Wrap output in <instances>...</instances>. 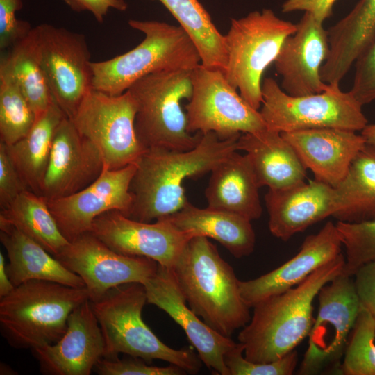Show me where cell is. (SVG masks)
I'll return each instance as SVG.
<instances>
[{"label": "cell", "instance_id": "obj_1", "mask_svg": "<svg viewBox=\"0 0 375 375\" xmlns=\"http://www.w3.org/2000/svg\"><path fill=\"white\" fill-rule=\"evenodd\" d=\"M240 137L222 139L209 132L203 134L199 144L190 150L147 149L135 163L129 188L132 203L126 216L151 222L182 209L188 202L184 181L210 172L238 151Z\"/></svg>", "mask_w": 375, "mask_h": 375}, {"label": "cell", "instance_id": "obj_2", "mask_svg": "<svg viewBox=\"0 0 375 375\" xmlns=\"http://www.w3.org/2000/svg\"><path fill=\"white\" fill-rule=\"evenodd\" d=\"M345 257L340 253L295 287L256 303L238 336L244 358L269 362L294 350L308 336L314 323L313 301L318 292L343 273Z\"/></svg>", "mask_w": 375, "mask_h": 375}, {"label": "cell", "instance_id": "obj_3", "mask_svg": "<svg viewBox=\"0 0 375 375\" xmlns=\"http://www.w3.org/2000/svg\"><path fill=\"white\" fill-rule=\"evenodd\" d=\"M171 269L190 308L212 328L231 337L249 323L240 280L208 238H191Z\"/></svg>", "mask_w": 375, "mask_h": 375}, {"label": "cell", "instance_id": "obj_4", "mask_svg": "<svg viewBox=\"0 0 375 375\" xmlns=\"http://www.w3.org/2000/svg\"><path fill=\"white\" fill-rule=\"evenodd\" d=\"M144 35L135 48L112 58L91 62L92 88L110 95L125 92L139 79L162 71L192 70L201 65L194 44L180 26L130 19Z\"/></svg>", "mask_w": 375, "mask_h": 375}, {"label": "cell", "instance_id": "obj_5", "mask_svg": "<svg viewBox=\"0 0 375 375\" xmlns=\"http://www.w3.org/2000/svg\"><path fill=\"white\" fill-rule=\"evenodd\" d=\"M89 299L85 288L52 281H29L0 298V330L18 349H33L58 341L69 315Z\"/></svg>", "mask_w": 375, "mask_h": 375}, {"label": "cell", "instance_id": "obj_6", "mask_svg": "<svg viewBox=\"0 0 375 375\" xmlns=\"http://www.w3.org/2000/svg\"><path fill=\"white\" fill-rule=\"evenodd\" d=\"M91 303L105 342L103 358H114L125 353L149 362L155 359L166 361L186 373L199 372L202 362L192 349L171 348L143 321L142 312L147 303L143 284L115 287Z\"/></svg>", "mask_w": 375, "mask_h": 375}, {"label": "cell", "instance_id": "obj_7", "mask_svg": "<svg viewBox=\"0 0 375 375\" xmlns=\"http://www.w3.org/2000/svg\"><path fill=\"white\" fill-rule=\"evenodd\" d=\"M192 70L150 74L127 90L136 106L135 128L146 149L187 151L194 148L203 133L188 131V118L181 106L192 95Z\"/></svg>", "mask_w": 375, "mask_h": 375}, {"label": "cell", "instance_id": "obj_8", "mask_svg": "<svg viewBox=\"0 0 375 375\" xmlns=\"http://www.w3.org/2000/svg\"><path fill=\"white\" fill-rule=\"evenodd\" d=\"M296 29V24L281 19L268 8L231 19L224 35L227 52L224 76L254 109L258 110L262 103L265 70L275 61L284 41Z\"/></svg>", "mask_w": 375, "mask_h": 375}, {"label": "cell", "instance_id": "obj_9", "mask_svg": "<svg viewBox=\"0 0 375 375\" xmlns=\"http://www.w3.org/2000/svg\"><path fill=\"white\" fill-rule=\"evenodd\" d=\"M262 95L260 115L268 128L280 133L319 128L358 131L367 125L362 106L339 85L328 84L322 92L293 97L274 78H266Z\"/></svg>", "mask_w": 375, "mask_h": 375}, {"label": "cell", "instance_id": "obj_10", "mask_svg": "<svg viewBox=\"0 0 375 375\" xmlns=\"http://www.w3.org/2000/svg\"><path fill=\"white\" fill-rule=\"evenodd\" d=\"M352 277L342 273L318 292V311L298 374H340L348 339L360 308Z\"/></svg>", "mask_w": 375, "mask_h": 375}, {"label": "cell", "instance_id": "obj_11", "mask_svg": "<svg viewBox=\"0 0 375 375\" xmlns=\"http://www.w3.org/2000/svg\"><path fill=\"white\" fill-rule=\"evenodd\" d=\"M135 103L128 91L114 96L92 88L71 120L98 149L103 167L115 170L136 163L147 150L135 132Z\"/></svg>", "mask_w": 375, "mask_h": 375}, {"label": "cell", "instance_id": "obj_12", "mask_svg": "<svg viewBox=\"0 0 375 375\" xmlns=\"http://www.w3.org/2000/svg\"><path fill=\"white\" fill-rule=\"evenodd\" d=\"M191 81L192 95L185 106L190 133L213 132L227 139L267 128L260 111L238 93L221 70L199 65L192 70Z\"/></svg>", "mask_w": 375, "mask_h": 375}, {"label": "cell", "instance_id": "obj_13", "mask_svg": "<svg viewBox=\"0 0 375 375\" xmlns=\"http://www.w3.org/2000/svg\"><path fill=\"white\" fill-rule=\"evenodd\" d=\"M33 31L53 99L71 119L92 89V61L86 38L49 24H40Z\"/></svg>", "mask_w": 375, "mask_h": 375}, {"label": "cell", "instance_id": "obj_14", "mask_svg": "<svg viewBox=\"0 0 375 375\" xmlns=\"http://www.w3.org/2000/svg\"><path fill=\"white\" fill-rule=\"evenodd\" d=\"M54 257L83 279L92 302L115 287L131 283L144 285L158 267L150 258L112 250L91 232L69 242Z\"/></svg>", "mask_w": 375, "mask_h": 375}, {"label": "cell", "instance_id": "obj_15", "mask_svg": "<svg viewBox=\"0 0 375 375\" xmlns=\"http://www.w3.org/2000/svg\"><path fill=\"white\" fill-rule=\"evenodd\" d=\"M90 232L119 253L148 258L169 269L192 238L165 217L144 222L131 219L119 210L108 211L97 217Z\"/></svg>", "mask_w": 375, "mask_h": 375}, {"label": "cell", "instance_id": "obj_16", "mask_svg": "<svg viewBox=\"0 0 375 375\" xmlns=\"http://www.w3.org/2000/svg\"><path fill=\"white\" fill-rule=\"evenodd\" d=\"M135 170V163L115 170L103 167L99 176L83 189L65 197L46 199L64 237L71 242L90 232L94 220L106 212L119 210L126 215L132 203L129 188Z\"/></svg>", "mask_w": 375, "mask_h": 375}, {"label": "cell", "instance_id": "obj_17", "mask_svg": "<svg viewBox=\"0 0 375 375\" xmlns=\"http://www.w3.org/2000/svg\"><path fill=\"white\" fill-rule=\"evenodd\" d=\"M144 285L147 303L165 311L183 328L206 367L217 374L229 375L224 356L237 343L201 321L187 306L172 269L158 265L156 273Z\"/></svg>", "mask_w": 375, "mask_h": 375}, {"label": "cell", "instance_id": "obj_18", "mask_svg": "<svg viewBox=\"0 0 375 375\" xmlns=\"http://www.w3.org/2000/svg\"><path fill=\"white\" fill-rule=\"evenodd\" d=\"M296 25L274 62L282 78L281 88L293 97L322 92L328 85L321 76L329 53L328 31L322 22L306 12Z\"/></svg>", "mask_w": 375, "mask_h": 375}, {"label": "cell", "instance_id": "obj_19", "mask_svg": "<svg viewBox=\"0 0 375 375\" xmlns=\"http://www.w3.org/2000/svg\"><path fill=\"white\" fill-rule=\"evenodd\" d=\"M41 373L48 375H89L105 356L103 336L87 299L71 312L67 329L56 342L31 349Z\"/></svg>", "mask_w": 375, "mask_h": 375}, {"label": "cell", "instance_id": "obj_20", "mask_svg": "<svg viewBox=\"0 0 375 375\" xmlns=\"http://www.w3.org/2000/svg\"><path fill=\"white\" fill-rule=\"evenodd\" d=\"M103 169L98 149L65 117L54 133L42 196L53 199L74 194L95 181Z\"/></svg>", "mask_w": 375, "mask_h": 375}, {"label": "cell", "instance_id": "obj_21", "mask_svg": "<svg viewBox=\"0 0 375 375\" xmlns=\"http://www.w3.org/2000/svg\"><path fill=\"white\" fill-rule=\"evenodd\" d=\"M342 245L336 225L328 222L317 233L306 238L299 252L291 259L258 278L240 281L243 301L253 308L266 298L295 287L342 253Z\"/></svg>", "mask_w": 375, "mask_h": 375}, {"label": "cell", "instance_id": "obj_22", "mask_svg": "<svg viewBox=\"0 0 375 375\" xmlns=\"http://www.w3.org/2000/svg\"><path fill=\"white\" fill-rule=\"evenodd\" d=\"M265 200L269 231L283 241L333 216L335 209L334 188L316 179L269 189Z\"/></svg>", "mask_w": 375, "mask_h": 375}, {"label": "cell", "instance_id": "obj_23", "mask_svg": "<svg viewBox=\"0 0 375 375\" xmlns=\"http://www.w3.org/2000/svg\"><path fill=\"white\" fill-rule=\"evenodd\" d=\"M315 179L335 188L366 141L356 131L319 128L281 133Z\"/></svg>", "mask_w": 375, "mask_h": 375}, {"label": "cell", "instance_id": "obj_24", "mask_svg": "<svg viewBox=\"0 0 375 375\" xmlns=\"http://www.w3.org/2000/svg\"><path fill=\"white\" fill-rule=\"evenodd\" d=\"M238 150L245 151L260 188L283 189L305 181L306 170L292 146L277 131L242 133Z\"/></svg>", "mask_w": 375, "mask_h": 375}, {"label": "cell", "instance_id": "obj_25", "mask_svg": "<svg viewBox=\"0 0 375 375\" xmlns=\"http://www.w3.org/2000/svg\"><path fill=\"white\" fill-rule=\"evenodd\" d=\"M210 172L205 190L207 207L238 214L251 221L260 217V186L247 154L235 151Z\"/></svg>", "mask_w": 375, "mask_h": 375}, {"label": "cell", "instance_id": "obj_26", "mask_svg": "<svg viewBox=\"0 0 375 375\" xmlns=\"http://www.w3.org/2000/svg\"><path fill=\"white\" fill-rule=\"evenodd\" d=\"M0 241L9 260L6 270L15 287L29 281H47L85 288L83 279L40 244L13 225L0 220Z\"/></svg>", "mask_w": 375, "mask_h": 375}, {"label": "cell", "instance_id": "obj_27", "mask_svg": "<svg viewBox=\"0 0 375 375\" xmlns=\"http://www.w3.org/2000/svg\"><path fill=\"white\" fill-rule=\"evenodd\" d=\"M163 217L192 238L217 240L237 258L254 251L256 234L251 220L240 215L208 207L200 208L188 201L180 210Z\"/></svg>", "mask_w": 375, "mask_h": 375}, {"label": "cell", "instance_id": "obj_28", "mask_svg": "<svg viewBox=\"0 0 375 375\" xmlns=\"http://www.w3.org/2000/svg\"><path fill=\"white\" fill-rule=\"evenodd\" d=\"M327 31L329 53L321 76L327 84L340 85L375 33V0H360Z\"/></svg>", "mask_w": 375, "mask_h": 375}, {"label": "cell", "instance_id": "obj_29", "mask_svg": "<svg viewBox=\"0 0 375 375\" xmlns=\"http://www.w3.org/2000/svg\"><path fill=\"white\" fill-rule=\"evenodd\" d=\"M65 115L53 101L28 134L12 145L8 153L28 188L42 195V188L55 131Z\"/></svg>", "mask_w": 375, "mask_h": 375}, {"label": "cell", "instance_id": "obj_30", "mask_svg": "<svg viewBox=\"0 0 375 375\" xmlns=\"http://www.w3.org/2000/svg\"><path fill=\"white\" fill-rule=\"evenodd\" d=\"M338 221L356 223L375 219V147L366 143L334 188Z\"/></svg>", "mask_w": 375, "mask_h": 375}, {"label": "cell", "instance_id": "obj_31", "mask_svg": "<svg viewBox=\"0 0 375 375\" xmlns=\"http://www.w3.org/2000/svg\"><path fill=\"white\" fill-rule=\"evenodd\" d=\"M0 72L12 78L20 89L36 118L53 102L38 55L33 28L1 57Z\"/></svg>", "mask_w": 375, "mask_h": 375}, {"label": "cell", "instance_id": "obj_32", "mask_svg": "<svg viewBox=\"0 0 375 375\" xmlns=\"http://www.w3.org/2000/svg\"><path fill=\"white\" fill-rule=\"evenodd\" d=\"M153 1V0H151ZM189 35L205 67L221 70L227 65L225 38L199 0H158Z\"/></svg>", "mask_w": 375, "mask_h": 375}, {"label": "cell", "instance_id": "obj_33", "mask_svg": "<svg viewBox=\"0 0 375 375\" xmlns=\"http://www.w3.org/2000/svg\"><path fill=\"white\" fill-rule=\"evenodd\" d=\"M0 220L15 226L53 256L69 243L60 231L46 199L30 190L1 209Z\"/></svg>", "mask_w": 375, "mask_h": 375}, {"label": "cell", "instance_id": "obj_34", "mask_svg": "<svg viewBox=\"0 0 375 375\" xmlns=\"http://www.w3.org/2000/svg\"><path fill=\"white\" fill-rule=\"evenodd\" d=\"M36 116L10 77L0 72V142L12 145L25 137Z\"/></svg>", "mask_w": 375, "mask_h": 375}, {"label": "cell", "instance_id": "obj_35", "mask_svg": "<svg viewBox=\"0 0 375 375\" xmlns=\"http://www.w3.org/2000/svg\"><path fill=\"white\" fill-rule=\"evenodd\" d=\"M342 375H375V318L360 306L340 367Z\"/></svg>", "mask_w": 375, "mask_h": 375}, {"label": "cell", "instance_id": "obj_36", "mask_svg": "<svg viewBox=\"0 0 375 375\" xmlns=\"http://www.w3.org/2000/svg\"><path fill=\"white\" fill-rule=\"evenodd\" d=\"M346 250L343 273L353 276L365 264L375 261V219L356 223L335 224Z\"/></svg>", "mask_w": 375, "mask_h": 375}, {"label": "cell", "instance_id": "obj_37", "mask_svg": "<svg viewBox=\"0 0 375 375\" xmlns=\"http://www.w3.org/2000/svg\"><path fill=\"white\" fill-rule=\"evenodd\" d=\"M243 353L244 347L239 342L225 354L224 362L229 375H291L298 363L295 350L269 362L248 360Z\"/></svg>", "mask_w": 375, "mask_h": 375}, {"label": "cell", "instance_id": "obj_38", "mask_svg": "<svg viewBox=\"0 0 375 375\" xmlns=\"http://www.w3.org/2000/svg\"><path fill=\"white\" fill-rule=\"evenodd\" d=\"M94 371L100 375H182L186 372L170 364L166 367L150 365L147 361L130 356L119 359L102 358L96 364Z\"/></svg>", "mask_w": 375, "mask_h": 375}, {"label": "cell", "instance_id": "obj_39", "mask_svg": "<svg viewBox=\"0 0 375 375\" xmlns=\"http://www.w3.org/2000/svg\"><path fill=\"white\" fill-rule=\"evenodd\" d=\"M351 92L363 106L375 100V33L358 56Z\"/></svg>", "mask_w": 375, "mask_h": 375}, {"label": "cell", "instance_id": "obj_40", "mask_svg": "<svg viewBox=\"0 0 375 375\" xmlns=\"http://www.w3.org/2000/svg\"><path fill=\"white\" fill-rule=\"evenodd\" d=\"M22 0H0V49L8 50L27 36L33 28L24 20L16 17Z\"/></svg>", "mask_w": 375, "mask_h": 375}, {"label": "cell", "instance_id": "obj_41", "mask_svg": "<svg viewBox=\"0 0 375 375\" xmlns=\"http://www.w3.org/2000/svg\"><path fill=\"white\" fill-rule=\"evenodd\" d=\"M29 190L12 162L6 145L0 142V208L8 207L17 196Z\"/></svg>", "mask_w": 375, "mask_h": 375}, {"label": "cell", "instance_id": "obj_42", "mask_svg": "<svg viewBox=\"0 0 375 375\" xmlns=\"http://www.w3.org/2000/svg\"><path fill=\"white\" fill-rule=\"evenodd\" d=\"M353 276L360 306L375 318V261L359 267Z\"/></svg>", "mask_w": 375, "mask_h": 375}, {"label": "cell", "instance_id": "obj_43", "mask_svg": "<svg viewBox=\"0 0 375 375\" xmlns=\"http://www.w3.org/2000/svg\"><path fill=\"white\" fill-rule=\"evenodd\" d=\"M72 10L88 11L101 23L110 9L125 11L128 4L124 0H62Z\"/></svg>", "mask_w": 375, "mask_h": 375}, {"label": "cell", "instance_id": "obj_44", "mask_svg": "<svg viewBox=\"0 0 375 375\" xmlns=\"http://www.w3.org/2000/svg\"><path fill=\"white\" fill-rule=\"evenodd\" d=\"M336 0H285L282 5V12L304 11L312 15L317 19L324 22L333 12Z\"/></svg>", "mask_w": 375, "mask_h": 375}, {"label": "cell", "instance_id": "obj_45", "mask_svg": "<svg viewBox=\"0 0 375 375\" xmlns=\"http://www.w3.org/2000/svg\"><path fill=\"white\" fill-rule=\"evenodd\" d=\"M15 288L6 270L4 256L0 252V298L8 295Z\"/></svg>", "mask_w": 375, "mask_h": 375}, {"label": "cell", "instance_id": "obj_46", "mask_svg": "<svg viewBox=\"0 0 375 375\" xmlns=\"http://www.w3.org/2000/svg\"><path fill=\"white\" fill-rule=\"evenodd\" d=\"M361 135L366 143L375 147V124H367L362 131Z\"/></svg>", "mask_w": 375, "mask_h": 375}]
</instances>
